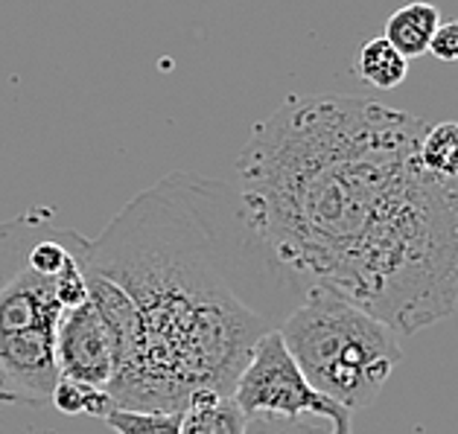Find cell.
<instances>
[{
	"label": "cell",
	"mask_w": 458,
	"mask_h": 434,
	"mask_svg": "<svg viewBox=\"0 0 458 434\" xmlns=\"http://www.w3.org/2000/svg\"><path fill=\"white\" fill-rule=\"evenodd\" d=\"M427 126L374 99L295 94L237 158L233 190L275 257L397 338L458 306V193L420 172Z\"/></svg>",
	"instance_id": "6da1fadb"
},
{
	"label": "cell",
	"mask_w": 458,
	"mask_h": 434,
	"mask_svg": "<svg viewBox=\"0 0 458 434\" xmlns=\"http://www.w3.org/2000/svg\"><path fill=\"white\" fill-rule=\"evenodd\" d=\"M85 269L114 283L138 321L108 382L114 408L182 411L233 394L254 344L310 295L260 239L233 187L173 172L88 239Z\"/></svg>",
	"instance_id": "7a4b0ae2"
},
{
	"label": "cell",
	"mask_w": 458,
	"mask_h": 434,
	"mask_svg": "<svg viewBox=\"0 0 458 434\" xmlns=\"http://www.w3.org/2000/svg\"><path fill=\"white\" fill-rule=\"evenodd\" d=\"M88 239L53 207L0 221V396L44 403L59 382L55 330L88 300Z\"/></svg>",
	"instance_id": "3957f363"
},
{
	"label": "cell",
	"mask_w": 458,
	"mask_h": 434,
	"mask_svg": "<svg viewBox=\"0 0 458 434\" xmlns=\"http://www.w3.org/2000/svg\"><path fill=\"white\" fill-rule=\"evenodd\" d=\"M277 332L307 382L351 414L377 403L403 359L386 324L324 288H310Z\"/></svg>",
	"instance_id": "277c9868"
},
{
	"label": "cell",
	"mask_w": 458,
	"mask_h": 434,
	"mask_svg": "<svg viewBox=\"0 0 458 434\" xmlns=\"http://www.w3.org/2000/svg\"><path fill=\"white\" fill-rule=\"evenodd\" d=\"M231 396L245 417L269 414L289 420H324L333 426V434H351L353 414L307 382L277 330L266 332L254 344L251 359L242 367Z\"/></svg>",
	"instance_id": "5b68a950"
},
{
	"label": "cell",
	"mask_w": 458,
	"mask_h": 434,
	"mask_svg": "<svg viewBox=\"0 0 458 434\" xmlns=\"http://www.w3.org/2000/svg\"><path fill=\"white\" fill-rule=\"evenodd\" d=\"M55 364L59 376L106 388L114 376V344L91 297L85 304L64 309L55 330Z\"/></svg>",
	"instance_id": "8992f818"
},
{
	"label": "cell",
	"mask_w": 458,
	"mask_h": 434,
	"mask_svg": "<svg viewBox=\"0 0 458 434\" xmlns=\"http://www.w3.org/2000/svg\"><path fill=\"white\" fill-rule=\"evenodd\" d=\"M438 6L423 4V0H411V4L400 6L394 15L386 21V41L394 47L403 59H418V55L429 53V44L435 29L441 24Z\"/></svg>",
	"instance_id": "52a82bcc"
},
{
	"label": "cell",
	"mask_w": 458,
	"mask_h": 434,
	"mask_svg": "<svg viewBox=\"0 0 458 434\" xmlns=\"http://www.w3.org/2000/svg\"><path fill=\"white\" fill-rule=\"evenodd\" d=\"M415 161L420 172L441 184L444 190L458 193V122H429L427 131L418 140Z\"/></svg>",
	"instance_id": "ba28073f"
},
{
	"label": "cell",
	"mask_w": 458,
	"mask_h": 434,
	"mask_svg": "<svg viewBox=\"0 0 458 434\" xmlns=\"http://www.w3.org/2000/svg\"><path fill=\"white\" fill-rule=\"evenodd\" d=\"M245 420L249 417L233 403V396L199 391L182 408V431L178 434H242Z\"/></svg>",
	"instance_id": "9c48e42d"
},
{
	"label": "cell",
	"mask_w": 458,
	"mask_h": 434,
	"mask_svg": "<svg viewBox=\"0 0 458 434\" xmlns=\"http://www.w3.org/2000/svg\"><path fill=\"white\" fill-rule=\"evenodd\" d=\"M356 76L377 88V91H394L406 82L409 62L400 55L386 38H371L362 44L360 59H356Z\"/></svg>",
	"instance_id": "30bf717a"
},
{
	"label": "cell",
	"mask_w": 458,
	"mask_h": 434,
	"mask_svg": "<svg viewBox=\"0 0 458 434\" xmlns=\"http://www.w3.org/2000/svg\"><path fill=\"white\" fill-rule=\"evenodd\" d=\"M50 403L62 411L64 417H97L106 420L111 411H114V399L106 391V388H94L80 380H68V376H59L55 382Z\"/></svg>",
	"instance_id": "8fae6325"
},
{
	"label": "cell",
	"mask_w": 458,
	"mask_h": 434,
	"mask_svg": "<svg viewBox=\"0 0 458 434\" xmlns=\"http://www.w3.org/2000/svg\"><path fill=\"white\" fill-rule=\"evenodd\" d=\"M103 422L114 434H178L182 431V411L114 408Z\"/></svg>",
	"instance_id": "7c38bea8"
},
{
	"label": "cell",
	"mask_w": 458,
	"mask_h": 434,
	"mask_svg": "<svg viewBox=\"0 0 458 434\" xmlns=\"http://www.w3.org/2000/svg\"><path fill=\"white\" fill-rule=\"evenodd\" d=\"M242 434H333V426L324 420H289V417L254 414L245 420Z\"/></svg>",
	"instance_id": "4fadbf2b"
},
{
	"label": "cell",
	"mask_w": 458,
	"mask_h": 434,
	"mask_svg": "<svg viewBox=\"0 0 458 434\" xmlns=\"http://www.w3.org/2000/svg\"><path fill=\"white\" fill-rule=\"evenodd\" d=\"M429 53L438 62H458V21H441L438 29H435Z\"/></svg>",
	"instance_id": "5bb4252c"
}]
</instances>
